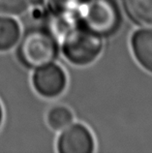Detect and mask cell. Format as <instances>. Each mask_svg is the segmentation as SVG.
Returning a JSON list of instances; mask_svg holds the SVG:
<instances>
[{
	"label": "cell",
	"instance_id": "1",
	"mask_svg": "<svg viewBox=\"0 0 152 153\" xmlns=\"http://www.w3.org/2000/svg\"><path fill=\"white\" fill-rule=\"evenodd\" d=\"M58 52L55 36L45 28H33L22 36L18 48L19 59L29 68H39L53 61Z\"/></svg>",
	"mask_w": 152,
	"mask_h": 153
},
{
	"label": "cell",
	"instance_id": "2",
	"mask_svg": "<svg viewBox=\"0 0 152 153\" xmlns=\"http://www.w3.org/2000/svg\"><path fill=\"white\" fill-rule=\"evenodd\" d=\"M102 48L101 36L79 23L63 34V53L76 65H87L93 62L99 56Z\"/></svg>",
	"mask_w": 152,
	"mask_h": 153
},
{
	"label": "cell",
	"instance_id": "3",
	"mask_svg": "<svg viewBox=\"0 0 152 153\" xmlns=\"http://www.w3.org/2000/svg\"><path fill=\"white\" fill-rule=\"evenodd\" d=\"M79 25L100 36L114 33L121 15L115 0H88L78 14Z\"/></svg>",
	"mask_w": 152,
	"mask_h": 153
},
{
	"label": "cell",
	"instance_id": "4",
	"mask_svg": "<svg viewBox=\"0 0 152 153\" xmlns=\"http://www.w3.org/2000/svg\"><path fill=\"white\" fill-rule=\"evenodd\" d=\"M32 80L36 91L45 97L60 95L67 83L65 72L60 66L51 63L37 68Z\"/></svg>",
	"mask_w": 152,
	"mask_h": 153
},
{
	"label": "cell",
	"instance_id": "5",
	"mask_svg": "<svg viewBox=\"0 0 152 153\" xmlns=\"http://www.w3.org/2000/svg\"><path fill=\"white\" fill-rule=\"evenodd\" d=\"M94 139L90 131L81 124L68 126L59 137L57 150L60 153H90L94 150Z\"/></svg>",
	"mask_w": 152,
	"mask_h": 153
},
{
	"label": "cell",
	"instance_id": "6",
	"mask_svg": "<svg viewBox=\"0 0 152 153\" xmlns=\"http://www.w3.org/2000/svg\"><path fill=\"white\" fill-rule=\"evenodd\" d=\"M132 49L139 64L152 73V30H139L132 37Z\"/></svg>",
	"mask_w": 152,
	"mask_h": 153
},
{
	"label": "cell",
	"instance_id": "7",
	"mask_svg": "<svg viewBox=\"0 0 152 153\" xmlns=\"http://www.w3.org/2000/svg\"><path fill=\"white\" fill-rule=\"evenodd\" d=\"M124 6L134 22L152 27V0H124Z\"/></svg>",
	"mask_w": 152,
	"mask_h": 153
},
{
	"label": "cell",
	"instance_id": "8",
	"mask_svg": "<svg viewBox=\"0 0 152 153\" xmlns=\"http://www.w3.org/2000/svg\"><path fill=\"white\" fill-rule=\"evenodd\" d=\"M21 28L18 22L10 16L0 15V51L12 49L18 43Z\"/></svg>",
	"mask_w": 152,
	"mask_h": 153
},
{
	"label": "cell",
	"instance_id": "9",
	"mask_svg": "<svg viewBox=\"0 0 152 153\" xmlns=\"http://www.w3.org/2000/svg\"><path fill=\"white\" fill-rule=\"evenodd\" d=\"M73 122V114L65 107H55L49 111L47 123L54 130H62Z\"/></svg>",
	"mask_w": 152,
	"mask_h": 153
},
{
	"label": "cell",
	"instance_id": "10",
	"mask_svg": "<svg viewBox=\"0 0 152 153\" xmlns=\"http://www.w3.org/2000/svg\"><path fill=\"white\" fill-rule=\"evenodd\" d=\"M88 0H49L53 13L76 16L78 17L79 10Z\"/></svg>",
	"mask_w": 152,
	"mask_h": 153
},
{
	"label": "cell",
	"instance_id": "11",
	"mask_svg": "<svg viewBox=\"0 0 152 153\" xmlns=\"http://www.w3.org/2000/svg\"><path fill=\"white\" fill-rule=\"evenodd\" d=\"M32 5V0H0V15L16 16L22 14Z\"/></svg>",
	"mask_w": 152,
	"mask_h": 153
},
{
	"label": "cell",
	"instance_id": "12",
	"mask_svg": "<svg viewBox=\"0 0 152 153\" xmlns=\"http://www.w3.org/2000/svg\"><path fill=\"white\" fill-rule=\"evenodd\" d=\"M2 121H3V108H2L1 104H0V126H1Z\"/></svg>",
	"mask_w": 152,
	"mask_h": 153
}]
</instances>
